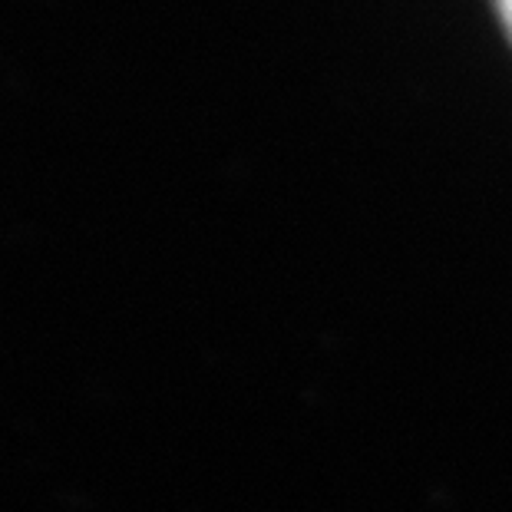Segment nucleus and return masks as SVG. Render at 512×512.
<instances>
[{
	"label": "nucleus",
	"mask_w": 512,
	"mask_h": 512,
	"mask_svg": "<svg viewBox=\"0 0 512 512\" xmlns=\"http://www.w3.org/2000/svg\"><path fill=\"white\" fill-rule=\"evenodd\" d=\"M499 10H503V20H506L509 34H512V0H499Z\"/></svg>",
	"instance_id": "obj_1"
}]
</instances>
